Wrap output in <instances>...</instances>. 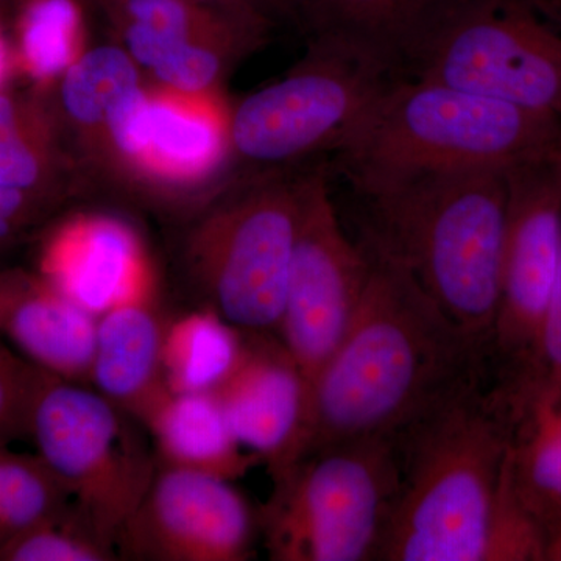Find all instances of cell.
I'll return each instance as SVG.
<instances>
[{"label":"cell","instance_id":"obj_30","mask_svg":"<svg viewBox=\"0 0 561 561\" xmlns=\"http://www.w3.org/2000/svg\"><path fill=\"white\" fill-rule=\"evenodd\" d=\"M35 232L27 230L16 221L0 216V254L5 253L14 247L20 245L25 239L31 238Z\"/></svg>","mask_w":561,"mask_h":561},{"label":"cell","instance_id":"obj_17","mask_svg":"<svg viewBox=\"0 0 561 561\" xmlns=\"http://www.w3.org/2000/svg\"><path fill=\"white\" fill-rule=\"evenodd\" d=\"M94 5L144 76L192 44L230 47L250 57L271 39L273 27V18L260 10L201 0H94Z\"/></svg>","mask_w":561,"mask_h":561},{"label":"cell","instance_id":"obj_25","mask_svg":"<svg viewBox=\"0 0 561 561\" xmlns=\"http://www.w3.org/2000/svg\"><path fill=\"white\" fill-rule=\"evenodd\" d=\"M83 0H21L14 61L36 91H47L87 51Z\"/></svg>","mask_w":561,"mask_h":561},{"label":"cell","instance_id":"obj_29","mask_svg":"<svg viewBox=\"0 0 561 561\" xmlns=\"http://www.w3.org/2000/svg\"><path fill=\"white\" fill-rule=\"evenodd\" d=\"M201 2L214 3L224 7H247V9L260 10L268 16L289 18L290 0H201Z\"/></svg>","mask_w":561,"mask_h":561},{"label":"cell","instance_id":"obj_18","mask_svg":"<svg viewBox=\"0 0 561 561\" xmlns=\"http://www.w3.org/2000/svg\"><path fill=\"white\" fill-rule=\"evenodd\" d=\"M95 324L38 271L0 267V337L36 367L90 386Z\"/></svg>","mask_w":561,"mask_h":561},{"label":"cell","instance_id":"obj_32","mask_svg":"<svg viewBox=\"0 0 561 561\" xmlns=\"http://www.w3.org/2000/svg\"><path fill=\"white\" fill-rule=\"evenodd\" d=\"M546 561H561V527L549 538Z\"/></svg>","mask_w":561,"mask_h":561},{"label":"cell","instance_id":"obj_26","mask_svg":"<svg viewBox=\"0 0 561 561\" xmlns=\"http://www.w3.org/2000/svg\"><path fill=\"white\" fill-rule=\"evenodd\" d=\"M111 560L119 557L91 534L73 505L61 518L22 531L0 549V561Z\"/></svg>","mask_w":561,"mask_h":561},{"label":"cell","instance_id":"obj_13","mask_svg":"<svg viewBox=\"0 0 561 561\" xmlns=\"http://www.w3.org/2000/svg\"><path fill=\"white\" fill-rule=\"evenodd\" d=\"M260 534V512L232 481L158 465L116 552L119 560L245 561Z\"/></svg>","mask_w":561,"mask_h":561},{"label":"cell","instance_id":"obj_5","mask_svg":"<svg viewBox=\"0 0 561 561\" xmlns=\"http://www.w3.org/2000/svg\"><path fill=\"white\" fill-rule=\"evenodd\" d=\"M319 162L232 179L184 221L176 265L192 306L242 332L276 334Z\"/></svg>","mask_w":561,"mask_h":561},{"label":"cell","instance_id":"obj_33","mask_svg":"<svg viewBox=\"0 0 561 561\" xmlns=\"http://www.w3.org/2000/svg\"><path fill=\"white\" fill-rule=\"evenodd\" d=\"M84 3H87L88 7L94 5V0H83Z\"/></svg>","mask_w":561,"mask_h":561},{"label":"cell","instance_id":"obj_1","mask_svg":"<svg viewBox=\"0 0 561 561\" xmlns=\"http://www.w3.org/2000/svg\"><path fill=\"white\" fill-rule=\"evenodd\" d=\"M512 437L491 368L397 435L400 494L379 561H546L508 476Z\"/></svg>","mask_w":561,"mask_h":561},{"label":"cell","instance_id":"obj_16","mask_svg":"<svg viewBox=\"0 0 561 561\" xmlns=\"http://www.w3.org/2000/svg\"><path fill=\"white\" fill-rule=\"evenodd\" d=\"M142 70L119 44L92 47L44 91L88 191L110 192L122 119L142 90Z\"/></svg>","mask_w":561,"mask_h":561},{"label":"cell","instance_id":"obj_14","mask_svg":"<svg viewBox=\"0 0 561 561\" xmlns=\"http://www.w3.org/2000/svg\"><path fill=\"white\" fill-rule=\"evenodd\" d=\"M243 334L241 359L214 393L239 445L276 481L305 457L309 387L278 335Z\"/></svg>","mask_w":561,"mask_h":561},{"label":"cell","instance_id":"obj_22","mask_svg":"<svg viewBox=\"0 0 561 561\" xmlns=\"http://www.w3.org/2000/svg\"><path fill=\"white\" fill-rule=\"evenodd\" d=\"M158 465L236 481L261 463L232 434L219 398L165 390L140 419Z\"/></svg>","mask_w":561,"mask_h":561},{"label":"cell","instance_id":"obj_8","mask_svg":"<svg viewBox=\"0 0 561 561\" xmlns=\"http://www.w3.org/2000/svg\"><path fill=\"white\" fill-rule=\"evenodd\" d=\"M391 79L397 77L342 44L308 39L305 57L286 76L231 105L232 179L335 153Z\"/></svg>","mask_w":561,"mask_h":561},{"label":"cell","instance_id":"obj_23","mask_svg":"<svg viewBox=\"0 0 561 561\" xmlns=\"http://www.w3.org/2000/svg\"><path fill=\"white\" fill-rule=\"evenodd\" d=\"M512 412L513 491L549 541L561 527V390L535 387L513 402Z\"/></svg>","mask_w":561,"mask_h":561},{"label":"cell","instance_id":"obj_15","mask_svg":"<svg viewBox=\"0 0 561 561\" xmlns=\"http://www.w3.org/2000/svg\"><path fill=\"white\" fill-rule=\"evenodd\" d=\"M36 271L95 317L160 287L130 221L92 210L60 214L41 230Z\"/></svg>","mask_w":561,"mask_h":561},{"label":"cell","instance_id":"obj_21","mask_svg":"<svg viewBox=\"0 0 561 561\" xmlns=\"http://www.w3.org/2000/svg\"><path fill=\"white\" fill-rule=\"evenodd\" d=\"M0 186L65 206L90 192L44 91H0Z\"/></svg>","mask_w":561,"mask_h":561},{"label":"cell","instance_id":"obj_31","mask_svg":"<svg viewBox=\"0 0 561 561\" xmlns=\"http://www.w3.org/2000/svg\"><path fill=\"white\" fill-rule=\"evenodd\" d=\"M14 70H16V61H14L13 46L0 31V91L5 88L7 81L11 79Z\"/></svg>","mask_w":561,"mask_h":561},{"label":"cell","instance_id":"obj_28","mask_svg":"<svg viewBox=\"0 0 561 561\" xmlns=\"http://www.w3.org/2000/svg\"><path fill=\"white\" fill-rule=\"evenodd\" d=\"M559 169L561 179V150L559 151ZM537 386L561 390V254L551 308H549L545 334H542L541 371Z\"/></svg>","mask_w":561,"mask_h":561},{"label":"cell","instance_id":"obj_4","mask_svg":"<svg viewBox=\"0 0 561 561\" xmlns=\"http://www.w3.org/2000/svg\"><path fill=\"white\" fill-rule=\"evenodd\" d=\"M560 149L559 122L435 81L397 77L343 140L335 164L360 191L412 173L508 171Z\"/></svg>","mask_w":561,"mask_h":561},{"label":"cell","instance_id":"obj_27","mask_svg":"<svg viewBox=\"0 0 561 561\" xmlns=\"http://www.w3.org/2000/svg\"><path fill=\"white\" fill-rule=\"evenodd\" d=\"M47 371L0 345V448L28 438L33 402Z\"/></svg>","mask_w":561,"mask_h":561},{"label":"cell","instance_id":"obj_11","mask_svg":"<svg viewBox=\"0 0 561 561\" xmlns=\"http://www.w3.org/2000/svg\"><path fill=\"white\" fill-rule=\"evenodd\" d=\"M559 151L505 171L507 224L490 364L494 379L511 391L540 381L542 334L561 254Z\"/></svg>","mask_w":561,"mask_h":561},{"label":"cell","instance_id":"obj_9","mask_svg":"<svg viewBox=\"0 0 561 561\" xmlns=\"http://www.w3.org/2000/svg\"><path fill=\"white\" fill-rule=\"evenodd\" d=\"M139 424L87 383L50 373L33 402L28 438L68 490L81 522L114 552L158 470Z\"/></svg>","mask_w":561,"mask_h":561},{"label":"cell","instance_id":"obj_2","mask_svg":"<svg viewBox=\"0 0 561 561\" xmlns=\"http://www.w3.org/2000/svg\"><path fill=\"white\" fill-rule=\"evenodd\" d=\"M364 243L370 278L348 334L312 383L302 459L341 443L394 438L490 370L489 348L401 262Z\"/></svg>","mask_w":561,"mask_h":561},{"label":"cell","instance_id":"obj_10","mask_svg":"<svg viewBox=\"0 0 561 561\" xmlns=\"http://www.w3.org/2000/svg\"><path fill=\"white\" fill-rule=\"evenodd\" d=\"M230 103L144 84L116 136L111 194L181 221L231 183Z\"/></svg>","mask_w":561,"mask_h":561},{"label":"cell","instance_id":"obj_12","mask_svg":"<svg viewBox=\"0 0 561 561\" xmlns=\"http://www.w3.org/2000/svg\"><path fill=\"white\" fill-rule=\"evenodd\" d=\"M371 256L343 231L324 165L313 172L291 257L278 337L309 387L334 356L356 319Z\"/></svg>","mask_w":561,"mask_h":561},{"label":"cell","instance_id":"obj_20","mask_svg":"<svg viewBox=\"0 0 561 561\" xmlns=\"http://www.w3.org/2000/svg\"><path fill=\"white\" fill-rule=\"evenodd\" d=\"M446 0H290L291 21L308 39L342 44L401 77Z\"/></svg>","mask_w":561,"mask_h":561},{"label":"cell","instance_id":"obj_3","mask_svg":"<svg viewBox=\"0 0 561 561\" xmlns=\"http://www.w3.org/2000/svg\"><path fill=\"white\" fill-rule=\"evenodd\" d=\"M357 192L371 213L365 239L401 262L432 301L490 351L507 224L505 171L412 173Z\"/></svg>","mask_w":561,"mask_h":561},{"label":"cell","instance_id":"obj_6","mask_svg":"<svg viewBox=\"0 0 561 561\" xmlns=\"http://www.w3.org/2000/svg\"><path fill=\"white\" fill-rule=\"evenodd\" d=\"M394 438L321 449L273 481L260 529L275 561H379L400 494Z\"/></svg>","mask_w":561,"mask_h":561},{"label":"cell","instance_id":"obj_19","mask_svg":"<svg viewBox=\"0 0 561 561\" xmlns=\"http://www.w3.org/2000/svg\"><path fill=\"white\" fill-rule=\"evenodd\" d=\"M171 313L157 287L98 317L90 387L139 423L168 390L162 350Z\"/></svg>","mask_w":561,"mask_h":561},{"label":"cell","instance_id":"obj_7","mask_svg":"<svg viewBox=\"0 0 561 561\" xmlns=\"http://www.w3.org/2000/svg\"><path fill=\"white\" fill-rule=\"evenodd\" d=\"M401 77L511 103L561 125V0H446Z\"/></svg>","mask_w":561,"mask_h":561},{"label":"cell","instance_id":"obj_24","mask_svg":"<svg viewBox=\"0 0 561 561\" xmlns=\"http://www.w3.org/2000/svg\"><path fill=\"white\" fill-rule=\"evenodd\" d=\"M245 334L203 306L172 312L162 350V376L172 391L209 393L230 378Z\"/></svg>","mask_w":561,"mask_h":561}]
</instances>
